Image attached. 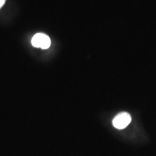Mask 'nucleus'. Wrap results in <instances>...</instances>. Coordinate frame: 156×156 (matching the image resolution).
Wrapping results in <instances>:
<instances>
[{
    "instance_id": "3",
    "label": "nucleus",
    "mask_w": 156,
    "mask_h": 156,
    "mask_svg": "<svg viewBox=\"0 0 156 156\" xmlns=\"http://www.w3.org/2000/svg\"><path fill=\"white\" fill-rule=\"evenodd\" d=\"M6 2V0H0V9L3 7V5H5Z\"/></svg>"
},
{
    "instance_id": "1",
    "label": "nucleus",
    "mask_w": 156,
    "mask_h": 156,
    "mask_svg": "<svg viewBox=\"0 0 156 156\" xmlns=\"http://www.w3.org/2000/svg\"><path fill=\"white\" fill-rule=\"evenodd\" d=\"M33 46L36 48H41L42 49H47L51 46V39L47 35L38 33L33 37L31 40Z\"/></svg>"
},
{
    "instance_id": "2",
    "label": "nucleus",
    "mask_w": 156,
    "mask_h": 156,
    "mask_svg": "<svg viewBox=\"0 0 156 156\" xmlns=\"http://www.w3.org/2000/svg\"><path fill=\"white\" fill-rule=\"evenodd\" d=\"M132 121V117L129 114L126 112H122L116 115L113 119V125L119 129L126 128Z\"/></svg>"
}]
</instances>
